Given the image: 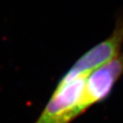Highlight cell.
<instances>
[{
	"label": "cell",
	"mask_w": 123,
	"mask_h": 123,
	"mask_svg": "<svg viewBox=\"0 0 123 123\" xmlns=\"http://www.w3.org/2000/svg\"><path fill=\"white\" fill-rule=\"evenodd\" d=\"M123 75V52L116 57L95 69L87 76L81 107L86 111L94 104L110 96L115 84Z\"/></svg>",
	"instance_id": "cell-2"
},
{
	"label": "cell",
	"mask_w": 123,
	"mask_h": 123,
	"mask_svg": "<svg viewBox=\"0 0 123 123\" xmlns=\"http://www.w3.org/2000/svg\"><path fill=\"white\" fill-rule=\"evenodd\" d=\"M89 74H75L68 69L35 123H69L84 113L81 102Z\"/></svg>",
	"instance_id": "cell-1"
},
{
	"label": "cell",
	"mask_w": 123,
	"mask_h": 123,
	"mask_svg": "<svg viewBox=\"0 0 123 123\" xmlns=\"http://www.w3.org/2000/svg\"><path fill=\"white\" fill-rule=\"evenodd\" d=\"M123 44V15H118L112 33L92 46L73 64L70 70L76 74H91L121 53Z\"/></svg>",
	"instance_id": "cell-3"
}]
</instances>
